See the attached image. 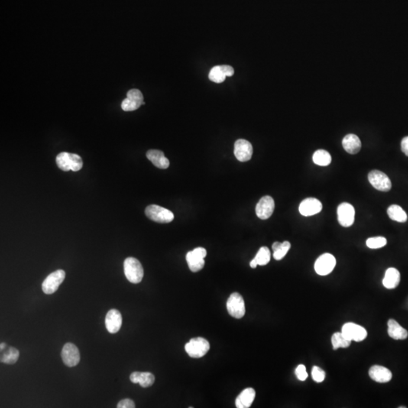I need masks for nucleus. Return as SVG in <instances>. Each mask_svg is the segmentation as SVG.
<instances>
[{"mask_svg": "<svg viewBox=\"0 0 408 408\" xmlns=\"http://www.w3.org/2000/svg\"><path fill=\"white\" fill-rule=\"evenodd\" d=\"M145 215L147 218L157 223H169L174 219V214L160 206L152 204L145 209Z\"/></svg>", "mask_w": 408, "mask_h": 408, "instance_id": "20e7f679", "label": "nucleus"}, {"mask_svg": "<svg viewBox=\"0 0 408 408\" xmlns=\"http://www.w3.org/2000/svg\"><path fill=\"white\" fill-rule=\"evenodd\" d=\"M335 257L330 253H325L318 257L315 262V270L317 274L321 276L329 274L336 266Z\"/></svg>", "mask_w": 408, "mask_h": 408, "instance_id": "1a4fd4ad", "label": "nucleus"}, {"mask_svg": "<svg viewBox=\"0 0 408 408\" xmlns=\"http://www.w3.org/2000/svg\"><path fill=\"white\" fill-rule=\"evenodd\" d=\"M402 150L408 157V136L405 137L402 141Z\"/></svg>", "mask_w": 408, "mask_h": 408, "instance_id": "c9c22d12", "label": "nucleus"}, {"mask_svg": "<svg viewBox=\"0 0 408 408\" xmlns=\"http://www.w3.org/2000/svg\"><path fill=\"white\" fill-rule=\"evenodd\" d=\"M56 163L59 169L65 172L70 170L77 172L80 170L83 166L80 156L68 152H62L58 154L56 157Z\"/></svg>", "mask_w": 408, "mask_h": 408, "instance_id": "f257e3e1", "label": "nucleus"}, {"mask_svg": "<svg viewBox=\"0 0 408 408\" xmlns=\"http://www.w3.org/2000/svg\"><path fill=\"white\" fill-rule=\"evenodd\" d=\"M322 204L316 198H306L299 205V212L304 216H311L319 213L322 209Z\"/></svg>", "mask_w": 408, "mask_h": 408, "instance_id": "f3484780", "label": "nucleus"}, {"mask_svg": "<svg viewBox=\"0 0 408 408\" xmlns=\"http://www.w3.org/2000/svg\"><path fill=\"white\" fill-rule=\"evenodd\" d=\"M342 146L348 154H355L361 150V140L356 135L348 134L344 137Z\"/></svg>", "mask_w": 408, "mask_h": 408, "instance_id": "5701e85b", "label": "nucleus"}, {"mask_svg": "<svg viewBox=\"0 0 408 408\" xmlns=\"http://www.w3.org/2000/svg\"><path fill=\"white\" fill-rule=\"evenodd\" d=\"M130 381L133 383H139L143 388L151 386L155 382L154 374L149 372H133L130 377Z\"/></svg>", "mask_w": 408, "mask_h": 408, "instance_id": "aec40b11", "label": "nucleus"}, {"mask_svg": "<svg viewBox=\"0 0 408 408\" xmlns=\"http://www.w3.org/2000/svg\"><path fill=\"white\" fill-rule=\"evenodd\" d=\"M312 377L316 383H322L326 377V373L322 369L317 366H314L312 367Z\"/></svg>", "mask_w": 408, "mask_h": 408, "instance_id": "473e14b6", "label": "nucleus"}, {"mask_svg": "<svg viewBox=\"0 0 408 408\" xmlns=\"http://www.w3.org/2000/svg\"><path fill=\"white\" fill-rule=\"evenodd\" d=\"M369 376L372 380L380 383H388L393 378L392 372L386 367L380 365H374L370 367Z\"/></svg>", "mask_w": 408, "mask_h": 408, "instance_id": "6ab92c4d", "label": "nucleus"}, {"mask_svg": "<svg viewBox=\"0 0 408 408\" xmlns=\"http://www.w3.org/2000/svg\"><path fill=\"white\" fill-rule=\"evenodd\" d=\"M290 247H291V244L288 241H284L283 243L274 242L272 245V250L274 251L273 257L274 260H281L286 256L287 252L290 250Z\"/></svg>", "mask_w": 408, "mask_h": 408, "instance_id": "cd10ccee", "label": "nucleus"}, {"mask_svg": "<svg viewBox=\"0 0 408 408\" xmlns=\"http://www.w3.org/2000/svg\"><path fill=\"white\" fill-rule=\"evenodd\" d=\"M296 377H297L298 380H300V381H305L306 379L308 378V373L306 372V368H305V366L303 365V364H299L297 367H296Z\"/></svg>", "mask_w": 408, "mask_h": 408, "instance_id": "72a5a7b5", "label": "nucleus"}, {"mask_svg": "<svg viewBox=\"0 0 408 408\" xmlns=\"http://www.w3.org/2000/svg\"><path fill=\"white\" fill-rule=\"evenodd\" d=\"M274 201L272 197L265 196L260 199L256 206V213L261 219H268L274 210Z\"/></svg>", "mask_w": 408, "mask_h": 408, "instance_id": "2eb2a0df", "label": "nucleus"}, {"mask_svg": "<svg viewBox=\"0 0 408 408\" xmlns=\"http://www.w3.org/2000/svg\"><path fill=\"white\" fill-rule=\"evenodd\" d=\"M226 305L228 313L231 316L240 319L245 315V303L244 298L240 293H232L228 298Z\"/></svg>", "mask_w": 408, "mask_h": 408, "instance_id": "423d86ee", "label": "nucleus"}, {"mask_svg": "<svg viewBox=\"0 0 408 408\" xmlns=\"http://www.w3.org/2000/svg\"><path fill=\"white\" fill-rule=\"evenodd\" d=\"M368 180L372 186L380 192H387L392 189L389 178L380 170H373L368 174Z\"/></svg>", "mask_w": 408, "mask_h": 408, "instance_id": "9d476101", "label": "nucleus"}, {"mask_svg": "<svg viewBox=\"0 0 408 408\" xmlns=\"http://www.w3.org/2000/svg\"><path fill=\"white\" fill-rule=\"evenodd\" d=\"M234 155L241 162H247L252 158L253 148L251 143L245 139H238L234 143Z\"/></svg>", "mask_w": 408, "mask_h": 408, "instance_id": "4468645a", "label": "nucleus"}, {"mask_svg": "<svg viewBox=\"0 0 408 408\" xmlns=\"http://www.w3.org/2000/svg\"><path fill=\"white\" fill-rule=\"evenodd\" d=\"M118 408H136L135 402L130 399H123L117 404Z\"/></svg>", "mask_w": 408, "mask_h": 408, "instance_id": "f704fd0d", "label": "nucleus"}, {"mask_svg": "<svg viewBox=\"0 0 408 408\" xmlns=\"http://www.w3.org/2000/svg\"><path fill=\"white\" fill-rule=\"evenodd\" d=\"M367 247L370 249H379L387 244V240L383 237H370L367 240Z\"/></svg>", "mask_w": 408, "mask_h": 408, "instance_id": "2f4dec72", "label": "nucleus"}, {"mask_svg": "<svg viewBox=\"0 0 408 408\" xmlns=\"http://www.w3.org/2000/svg\"><path fill=\"white\" fill-rule=\"evenodd\" d=\"M342 333L348 340L354 342H361L365 340L367 332L363 327L354 323H346L342 326Z\"/></svg>", "mask_w": 408, "mask_h": 408, "instance_id": "f8f14e48", "label": "nucleus"}, {"mask_svg": "<svg viewBox=\"0 0 408 408\" xmlns=\"http://www.w3.org/2000/svg\"><path fill=\"white\" fill-rule=\"evenodd\" d=\"M209 342L202 337L192 339L185 346L186 352L191 358H202L209 351Z\"/></svg>", "mask_w": 408, "mask_h": 408, "instance_id": "7ed1b4c3", "label": "nucleus"}, {"mask_svg": "<svg viewBox=\"0 0 408 408\" xmlns=\"http://www.w3.org/2000/svg\"><path fill=\"white\" fill-rule=\"evenodd\" d=\"M400 272L395 268H389L386 270L383 278V286L387 289H395L400 283Z\"/></svg>", "mask_w": 408, "mask_h": 408, "instance_id": "393cba45", "label": "nucleus"}, {"mask_svg": "<svg viewBox=\"0 0 408 408\" xmlns=\"http://www.w3.org/2000/svg\"><path fill=\"white\" fill-rule=\"evenodd\" d=\"M124 274L127 280L133 283H138L144 277V269L137 259L128 257L124 263Z\"/></svg>", "mask_w": 408, "mask_h": 408, "instance_id": "f03ea898", "label": "nucleus"}, {"mask_svg": "<svg viewBox=\"0 0 408 408\" xmlns=\"http://www.w3.org/2000/svg\"><path fill=\"white\" fill-rule=\"evenodd\" d=\"M256 397V392L253 388H247L241 392L235 401L236 408H248L251 406Z\"/></svg>", "mask_w": 408, "mask_h": 408, "instance_id": "4be33fe9", "label": "nucleus"}, {"mask_svg": "<svg viewBox=\"0 0 408 408\" xmlns=\"http://www.w3.org/2000/svg\"><path fill=\"white\" fill-rule=\"evenodd\" d=\"M333 348L334 350L340 348H348L351 345V340H348L342 333H335L331 337Z\"/></svg>", "mask_w": 408, "mask_h": 408, "instance_id": "c756f323", "label": "nucleus"}, {"mask_svg": "<svg viewBox=\"0 0 408 408\" xmlns=\"http://www.w3.org/2000/svg\"><path fill=\"white\" fill-rule=\"evenodd\" d=\"M144 103V96L137 89H130L127 92V98L122 101L121 108L124 111H133L138 109Z\"/></svg>", "mask_w": 408, "mask_h": 408, "instance_id": "6e6552de", "label": "nucleus"}, {"mask_svg": "<svg viewBox=\"0 0 408 408\" xmlns=\"http://www.w3.org/2000/svg\"><path fill=\"white\" fill-rule=\"evenodd\" d=\"M234 74V68L230 65H217L211 69L209 78L215 83H222L227 76H232Z\"/></svg>", "mask_w": 408, "mask_h": 408, "instance_id": "dca6fc26", "label": "nucleus"}, {"mask_svg": "<svg viewBox=\"0 0 408 408\" xmlns=\"http://www.w3.org/2000/svg\"><path fill=\"white\" fill-rule=\"evenodd\" d=\"M123 318L121 312L117 309H111L105 317V326L110 334H116L121 330Z\"/></svg>", "mask_w": 408, "mask_h": 408, "instance_id": "a211bd4d", "label": "nucleus"}, {"mask_svg": "<svg viewBox=\"0 0 408 408\" xmlns=\"http://www.w3.org/2000/svg\"><path fill=\"white\" fill-rule=\"evenodd\" d=\"M65 272L62 269L56 271L51 273L43 282L42 290L43 293L47 295L53 294L56 293L59 289V286L65 280Z\"/></svg>", "mask_w": 408, "mask_h": 408, "instance_id": "39448f33", "label": "nucleus"}, {"mask_svg": "<svg viewBox=\"0 0 408 408\" xmlns=\"http://www.w3.org/2000/svg\"><path fill=\"white\" fill-rule=\"evenodd\" d=\"M0 361L4 364H14L18 361L20 353L17 348L7 345L3 349H0Z\"/></svg>", "mask_w": 408, "mask_h": 408, "instance_id": "a878e982", "label": "nucleus"}, {"mask_svg": "<svg viewBox=\"0 0 408 408\" xmlns=\"http://www.w3.org/2000/svg\"><path fill=\"white\" fill-rule=\"evenodd\" d=\"M62 358L64 364L69 367H75L80 361V354L77 347L73 343L65 344L62 351Z\"/></svg>", "mask_w": 408, "mask_h": 408, "instance_id": "9b49d317", "label": "nucleus"}, {"mask_svg": "<svg viewBox=\"0 0 408 408\" xmlns=\"http://www.w3.org/2000/svg\"><path fill=\"white\" fill-rule=\"evenodd\" d=\"M314 163L318 166H326L331 164V154L325 150H318L314 153L313 157Z\"/></svg>", "mask_w": 408, "mask_h": 408, "instance_id": "c85d7f7f", "label": "nucleus"}, {"mask_svg": "<svg viewBox=\"0 0 408 408\" xmlns=\"http://www.w3.org/2000/svg\"><path fill=\"white\" fill-rule=\"evenodd\" d=\"M354 208L348 203H342L337 208L338 221L342 226L348 228L351 226L354 222Z\"/></svg>", "mask_w": 408, "mask_h": 408, "instance_id": "ddd939ff", "label": "nucleus"}, {"mask_svg": "<svg viewBox=\"0 0 408 408\" xmlns=\"http://www.w3.org/2000/svg\"><path fill=\"white\" fill-rule=\"evenodd\" d=\"M206 257V249L203 248V247H198L187 253V263L189 265L190 270L193 272H198L204 269V265H205L204 258Z\"/></svg>", "mask_w": 408, "mask_h": 408, "instance_id": "0eeeda50", "label": "nucleus"}, {"mask_svg": "<svg viewBox=\"0 0 408 408\" xmlns=\"http://www.w3.org/2000/svg\"><path fill=\"white\" fill-rule=\"evenodd\" d=\"M253 260L258 266H266L271 260L270 250L267 247H261Z\"/></svg>", "mask_w": 408, "mask_h": 408, "instance_id": "7c9ffc66", "label": "nucleus"}, {"mask_svg": "<svg viewBox=\"0 0 408 408\" xmlns=\"http://www.w3.org/2000/svg\"><path fill=\"white\" fill-rule=\"evenodd\" d=\"M387 213L391 219L398 222H405L408 220V215L405 211L396 204L388 208Z\"/></svg>", "mask_w": 408, "mask_h": 408, "instance_id": "bb28decb", "label": "nucleus"}, {"mask_svg": "<svg viewBox=\"0 0 408 408\" xmlns=\"http://www.w3.org/2000/svg\"><path fill=\"white\" fill-rule=\"evenodd\" d=\"M388 334L391 338L396 340H405L408 337V331L402 328L394 319L388 321Z\"/></svg>", "mask_w": 408, "mask_h": 408, "instance_id": "b1692460", "label": "nucleus"}, {"mask_svg": "<svg viewBox=\"0 0 408 408\" xmlns=\"http://www.w3.org/2000/svg\"><path fill=\"white\" fill-rule=\"evenodd\" d=\"M147 158L159 169H166L169 166V160L165 157L163 152L159 150H149L146 154Z\"/></svg>", "mask_w": 408, "mask_h": 408, "instance_id": "412c9836", "label": "nucleus"}]
</instances>
